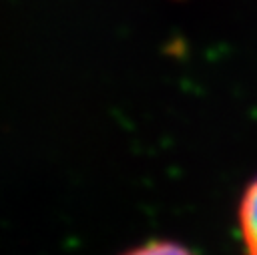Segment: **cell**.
Listing matches in <instances>:
<instances>
[{"label":"cell","instance_id":"7a4b0ae2","mask_svg":"<svg viewBox=\"0 0 257 255\" xmlns=\"http://www.w3.org/2000/svg\"><path fill=\"white\" fill-rule=\"evenodd\" d=\"M124 255H195V253L175 241H149L145 245L126 251Z\"/></svg>","mask_w":257,"mask_h":255},{"label":"cell","instance_id":"6da1fadb","mask_svg":"<svg viewBox=\"0 0 257 255\" xmlns=\"http://www.w3.org/2000/svg\"><path fill=\"white\" fill-rule=\"evenodd\" d=\"M239 229L245 255H257V177L249 183L239 205Z\"/></svg>","mask_w":257,"mask_h":255}]
</instances>
